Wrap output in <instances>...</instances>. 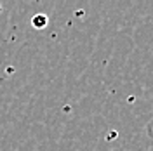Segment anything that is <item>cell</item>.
I'll return each instance as SVG.
<instances>
[{
	"label": "cell",
	"mask_w": 153,
	"mask_h": 151,
	"mask_svg": "<svg viewBox=\"0 0 153 151\" xmlns=\"http://www.w3.org/2000/svg\"><path fill=\"white\" fill-rule=\"evenodd\" d=\"M31 23L35 24V28H42V26H45V24H47V18H45L44 14H37L35 18L31 19Z\"/></svg>",
	"instance_id": "cell-1"
}]
</instances>
